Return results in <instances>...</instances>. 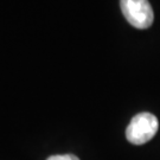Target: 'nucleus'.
<instances>
[{
  "label": "nucleus",
  "instance_id": "obj_1",
  "mask_svg": "<svg viewBox=\"0 0 160 160\" xmlns=\"http://www.w3.org/2000/svg\"><path fill=\"white\" fill-rule=\"evenodd\" d=\"M159 128L157 116L147 112L137 114L126 129L127 140L133 145H143L153 139Z\"/></svg>",
  "mask_w": 160,
  "mask_h": 160
},
{
  "label": "nucleus",
  "instance_id": "obj_2",
  "mask_svg": "<svg viewBox=\"0 0 160 160\" xmlns=\"http://www.w3.org/2000/svg\"><path fill=\"white\" fill-rule=\"evenodd\" d=\"M122 14L132 26L148 29L154 22V12L148 0H120Z\"/></svg>",
  "mask_w": 160,
  "mask_h": 160
},
{
  "label": "nucleus",
  "instance_id": "obj_3",
  "mask_svg": "<svg viewBox=\"0 0 160 160\" xmlns=\"http://www.w3.org/2000/svg\"><path fill=\"white\" fill-rule=\"evenodd\" d=\"M46 160H80L74 154H56L49 157Z\"/></svg>",
  "mask_w": 160,
  "mask_h": 160
}]
</instances>
